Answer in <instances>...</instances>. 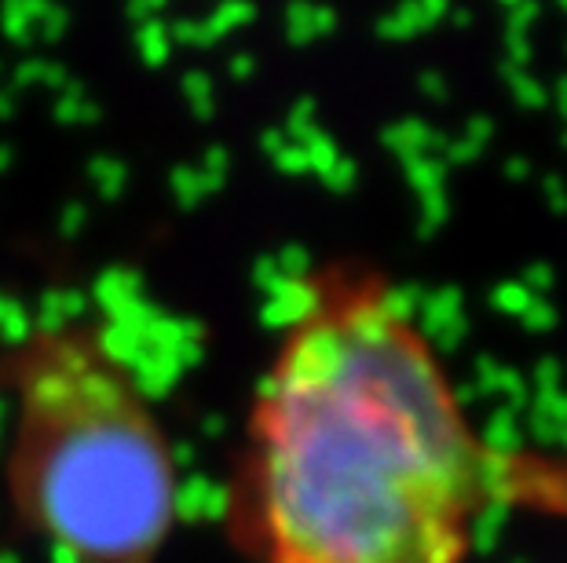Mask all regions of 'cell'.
<instances>
[{
  "label": "cell",
  "instance_id": "6da1fadb",
  "mask_svg": "<svg viewBox=\"0 0 567 563\" xmlns=\"http://www.w3.org/2000/svg\"><path fill=\"white\" fill-rule=\"evenodd\" d=\"M484 498L432 341L373 274H316L249 399L231 542L257 563H465Z\"/></svg>",
  "mask_w": 567,
  "mask_h": 563
},
{
  "label": "cell",
  "instance_id": "7a4b0ae2",
  "mask_svg": "<svg viewBox=\"0 0 567 563\" xmlns=\"http://www.w3.org/2000/svg\"><path fill=\"white\" fill-rule=\"evenodd\" d=\"M0 498L52 563H158L179 526L176 442L92 319L38 322L0 352Z\"/></svg>",
  "mask_w": 567,
  "mask_h": 563
}]
</instances>
